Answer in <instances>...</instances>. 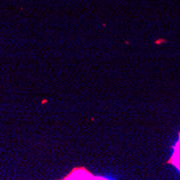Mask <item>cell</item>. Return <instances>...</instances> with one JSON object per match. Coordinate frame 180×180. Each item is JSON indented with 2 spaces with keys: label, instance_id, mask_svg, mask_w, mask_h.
I'll use <instances>...</instances> for the list:
<instances>
[{
  "label": "cell",
  "instance_id": "6da1fadb",
  "mask_svg": "<svg viewBox=\"0 0 180 180\" xmlns=\"http://www.w3.org/2000/svg\"><path fill=\"white\" fill-rule=\"evenodd\" d=\"M173 161H174V163L180 168V138H179L178 145H177L176 151H175V155H174V158H173Z\"/></svg>",
  "mask_w": 180,
  "mask_h": 180
}]
</instances>
